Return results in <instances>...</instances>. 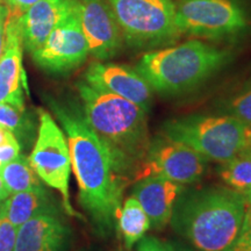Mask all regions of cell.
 I'll use <instances>...</instances> for the list:
<instances>
[{
	"label": "cell",
	"mask_w": 251,
	"mask_h": 251,
	"mask_svg": "<svg viewBox=\"0 0 251 251\" xmlns=\"http://www.w3.org/2000/svg\"><path fill=\"white\" fill-rule=\"evenodd\" d=\"M47 101L67 136L79 203L97 236L117 231L122 194L130 181L111 148L92 129L76 101L47 97Z\"/></svg>",
	"instance_id": "6da1fadb"
},
{
	"label": "cell",
	"mask_w": 251,
	"mask_h": 251,
	"mask_svg": "<svg viewBox=\"0 0 251 251\" xmlns=\"http://www.w3.org/2000/svg\"><path fill=\"white\" fill-rule=\"evenodd\" d=\"M247 208L244 194L230 187L185 188L170 225L198 251H228L240 236Z\"/></svg>",
	"instance_id": "7a4b0ae2"
},
{
	"label": "cell",
	"mask_w": 251,
	"mask_h": 251,
	"mask_svg": "<svg viewBox=\"0 0 251 251\" xmlns=\"http://www.w3.org/2000/svg\"><path fill=\"white\" fill-rule=\"evenodd\" d=\"M76 89L86 121L114 152L130 180H137L151 141L148 112L85 80L77 81Z\"/></svg>",
	"instance_id": "3957f363"
},
{
	"label": "cell",
	"mask_w": 251,
	"mask_h": 251,
	"mask_svg": "<svg viewBox=\"0 0 251 251\" xmlns=\"http://www.w3.org/2000/svg\"><path fill=\"white\" fill-rule=\"evenodd\" d=\"M230 59L229 50L190 40L175 47L150 50L140 58L135 69L153 92L178 96L197 89Z\"/></svg>",
	"instance_id": "277c9868"
},
{
	"label": "cell",
	"mask_w": 251,
	"mask_h": 251,
	"mask_svg": "<svg viewBox=\"0 0 251 251\" xmlns=\"http://www.w3.org/2000/svg\"><path fill=\"white\" fill-rule=\"evenodd\" d=\"M161 134L187 144L206 161L221 164L244 150H251V125L228 114L171 119L163 124Z\"/></svg>",
	"instance_id": "5b68a950"
},
{
	"label": "cell",
	"mask_w": 251,
	"mask_h": 251,
	"mask_svg": "<svg viewBox=\"0 0 251 251\" xmlns=\"http://www.w3.org/2000/svg\"><path fill=\"white\" fill-rule=\"evenodd\" d=\"M124 40L133 48L170 46L181 36L172 0H107Z\"/></svg>",
	"instance_id": "8992f818"
},
{
	"label": "cell",
	"mask_w": 251,
	"mask_h": 251,
	"mask_svg": "<svg viewBox=\"0 0 251 251\" xmlns=\"http://www.w3.org/2000/svg\"><path fill=\"white\" fill-rule=\"evenodd\" d=\"M37 113V135L28 161L43 184L58 191L65 213L75 218H80L70 200L69 183L72 166L67 136L48 111L39 108Z\"/></svg>",
	"instance_id": "52a82bcc"
},
{
	"label": "cell",
	"mask_w": 251,
	"mask_h": 251,
	"mask_svg": "<svg viewBox=\"0 0 251 251\" xmlns=\"http://www.w3.org/2000/svg\"><path fill=\"white\" fill-rule=\"evenodd\" d=\"M176 20L181 35L226 39L247 30L249 19L236 0H178Z\"/></svg>",
	"instance_id": "ba28073f"
},
{
	"label": "cell",
	"mask_w": 251,
	"mask_h": 251,
	"mask_svg": "<svg viewBox=\"0 0 251 251\" xmlns=\"http://www.w3.org/2000/svg\"><path fill=\"white\" fill-rule=\"evenodd\" d=\"M35 65L46 74L64 76L79 68L90 55L89 46L81 30L76 2L63 18L46 42L31 52Z\"/></svg>",
	"instance_id": "9c48e42d"
},
{
	"label": "cell",
	"mask_w": 251,
	"mask_h": 251,
	"mask_svg": "<svg viewBox=\"0 0 251 251\" xmlns=\"http://www.w3.org/2000/svg\"><path fill=\"white\" fill-rule=\"evenodd\" d=\"M206 170V159L180 141L158 135L150 141L137 180L147 176H162L181 185L197 183Z\"/></svg>",
	"instance_id": "30bf717a"
},
{
	"label": "cell",
	"mask_w": 251,
	"mask_h": 251,
	"mask_svg": "<svg viewBox=\"0 0 251 251\" xmlns=\"http://www.w3.org/2000/svg\"><path fill=\"white\" fill-rule=\"evenodd\" d=\"M90 54L97 61L115 57L122 48L121 29L107 0H75Z\"/></svg>",
	"instance_id": "8fae6325"
},
{
	"label": "cell",
	"mask_w": 251,
	"mask_h": 251,
	"mask_svg": "<svg viewBox=\"0 0 251 251\" xmlns=\"http://www.w3.org/2000/svg\"><path fill=\"white\" fill-rule=\"evenodd\" d=\"M84 80L94 89L106 91L136 103L148 113L151 109L153 91L136 69L96 61L86 69Z\"/></svg>",
	"instance_id": "7c38bea8"
},
{
	"label": "cell",
	"mask_w": 251,
	"mask_h": 251,
	"mask_svg": "<svg viewBox=\"0 0 251 251\" xmlns=\"http://www.w3.org/2000/svg\"><path fill=\"white\" fill-rule=\"evenodd\" d=\"M19 15L9 12L6 21L5 47L0 57V102L26 108L24 90H27V80L23 65L24 45Z\"/></svg>",
	"instance_id": "4fadbf2b"
},
{
	"label": "cell",
	"mask_w": 251,
	"mask_h": 251,
	"mask_svg": "<svg viewBox=\"0 0 251 251\" xmlns=\"http://www.w3.org/2000/svg\"><path fill=\"white\" fill-rule=\"evenodd\" d=\"M70 241L71 229L61 212L46 213L18 228L14 251H68Z\"/></svg>",
	"instance_id": "5bb4252c"
},
{
	"label": "cell",
	"mask_w": 251,
	"mask_h": 251,
	"mask_svg": "<svg viewBox=\"0 0 251 251\" xmlns=\"http://www.w3.org/2000/svg\"><path fill=\"white\" fill-rule=\"evenodd\" d=\"M184 190L185 185L152 175L137 180L131 194L149 216L151 228L162 230L170 224L175 203Z\"/></svg>",
	"instance_id": "9a60e30c"
},
{
	"label": "cell",
	"mask_w": 251,
	"mask_h": 251,
	"mask_svg": "<svg viewBox=\"0 0 251 251\" xmlns=\"http://www.w3.org/2000/svg\"><path fill=\"white\" fill-rule=\"evenodd\" d=\"M72 5L74 0H39L19 15L24 49L30 54L39 49L70 12Z\"/></svg>",
	"instance_id": "2e32d148"
},
{
	"label": "cell",
	"mask_w": 251,
	"mask_h": 251,
	"mask_svg": "<svg viewBox=\"0 0 251 251\" xmlns=\"http://www.w3.org/2000/svg\"><path fill=\"white\" fill-rule=\"evenodd\" d=\"M2 212L12 225L19 228L28 220L46 213L61 212L56 198L45 185L14 193L2 202Z\"/></svg>",
	"instance_id": "e0dca14e"
},
{
	"label": "cell",
	"mask_w": 251,
	"mask_h": 251,
	"mask_svg": "<svg viewBox=\"0 0 251 251\" xmlns=\"http://www.w3.org/2000/svg\"><path fill=\"white\" fill-rule=\"evenodd\" d=\"M150 228L149 216L139 200L131 194L122 202L117 220V233L121 236L124 247L130 250L146 236Z\"/></svg>",
	"instance_id": "ac0fdd59"
},
{
	"label": "cell",
	"mask_w": 251,
	"mask_h": 251,
	"mask_svg": "<svg viewBox=\"0 0 251 251\" xmlns=\"http://www.w3.org/2000/svg\"><path fill=\"white\" fill-rule=\"evenodd\" d=\"M0 177L7 188L9 196L43 185L30 166L28 157L23 152L13 161L0 166Z\"/></svg>",
	"instance_id": "d6986e66"
},
{
	"label": "cell",
	"mask_w": 251,
	"mask_h": 251,
	"mask_svg": "<svg viewBox=\"0 0 251 251\" xmlns=\"http://www.w3.org/2000/svg\"><path fill=\"white\" fill-rule=\"evenodd\" d=\"M0 127L11 131L20 144L21 150L35 142L36 126L26 108L0 102Z\"/></svg>",
	"instance_id": "ffe728a7"
},
{
	"label": "cell",
	"mask_w": 251,
	"mask_h": 251,
	"mask_svg": "<svg viewBox=\"0 0 251 251\" xmlns=\"http://www.w3.org/2000/svg\"><path fill=\"white\" fill-rule=\"evenodd\" d=\"M219 175L228 187L243 194L248 192L251 188V150H244L222 163Z\"/></svg>",
	"instance_id": "44dd1931"
},
{
	"label": "cell",
	"mask_w": 251,
	"mask_h": 251,
	"mask_svg": "<svg viewBox=\"0 0 251 251\" xmlns=\"http://www.w3.org/2000/svg\"><path fill=\"white\" fill-rule=\"evenodd\" d=\"M224 114L231 115L247 125H251V87L229 98L222 105Z\"/></svg>",
	"instance_id": "7402d4cb"
},
{
	"label": "cell",
	"mask_w": 251,
	"mask_h": 251,
	"mask_svg": "<svg viewBox=\"0 0 251 251\" xmlns=\"http://www.w3.org/2000/svg\"><path fill=\"white\" fill-rule=\"evenodd\" d=\"M18 228L9 222L4 212L0 213V251H14Z\"/></svg>",
	"instance_id": "603a6c76"
},
{
	"label": "cell",
	"mask_w": 251,
	"mask_h": 251,
	"mask_svg": "<svg viewBox=\"0 0 251 251\" xmlns=\"http://www.w3.org/2000/svg\"><path fill=\"white\" fill-rule=\"evenodd\" d=\"M137 251H171V247L155 236H144L137 242Z\"/></svg>",
	"instance_id": "cb8c5ba5"
},
{
	"label": "cell",
	"mask_w": 251,
	"mask_h": 251,
	"mask_svg": "<svg viewBox=\"0 0 251 251\" xmlns=\"http://www.w3.org/2000/svg\"><path fill=\"white\" fill-rule=\"evenodd\" d=\"M21 152L23 151H21L20 144H19L18 141L1 144L0 146V166L5 164V163L13 161Z\"/></svg>",
	"instance_id": "d4e9b609"
},
{
	"label": "cell",
	"mask_w": 251,
	"mask_h": 251,
	"mask_svg": "<svg viewBox=\"0 0 251 251\" xmlns=\"http://www.w3.org/2000/svg\"><path fill=\"white\" fill-rule=\"evenodd\" d=\"M1 1H4V4L9 8V12L23 14L39 0H1Z\"/></svg>",
	"instance_id": "484cf974"
},
{
	"label": "cell",
	"mask_w": 251,
	"mask_h": 251,
	"mask_svg": "<svg viewBox=\"0 0 251 251\" xmlns=\"http://www.w3.org/2000/svg\"><path fill=\"white\" fill-rule=\"evenodd\" d=\"M9 14V8L5 4L0 2V57L5 47V31H6V21H7Z\"/></svg>",
	"instance_id": "4316f807"
},
{
	"label": "cell",
	"mask_w": 251,
	"mask_h": 251,
	"mask_svg": "<svg viewBox=\"0 0 251 251\" xmlns=\"http://www.w3.org/2000/svg\"><path fill=\"white\" fill-rule=\"evenodd\" d=\"M240 238L247 241L248 243L251 244V209L248 207L247 208V213H246V218H244V222L242 226V230H241Z\"/></svg>",
	"instance_id": "83f0119b"
},
{
	"label": "cell",
	"mask_w": 251,
	"mask_h": 251,
	"mask_svg": "<svg viewBox=\"0 0 251 251\" xmlns=\"http://www.w3.org/2000/svg\"><path fill=\"white\" fill-rule=\"evenodd\" d=\"M228 251H251V244L238 237L233 246L229 248Z\"/></svg>",
	"instance_id": "f1b7e54d"
},
{
	"label": "cell",
	"mask_w": 251,
	"mask_h": 251,
	"mask_svg": "<svg viewBox=\"0 0 251 251\" xmlns=\"http://www.w3.org/2000/svg\"><path fill=\"white\" fill-rule=\"evenodd\" d=\"M18 141L15 139V136L11 131L5 129L4 127H0V146L5 143H9V142H15Z\"/></svg>",
	"instance_id": "f546056e"
},
{
	"label": "cell",
	"mask_w": 251,
	"mask_h": 251,
	"mask_svg": "<svg viewBox=\"0 0 251 251\" xmlns=\"http://www.w3.org/2000/svg\"><path fill=\"white\" fill-rule=\"evenodd\" d=\"M8 197H9V193L7 188H6L4 181H2L1 177H0V201H5Z\"/></svg>",
	"instance_id": "4dcf8cb0"
},
{
	"label": "cell",
	"mask_w": 251,
	"mask_h": 251,
	"mask_svg": "<svg viewBox=\"0 0 251 251\" xmlns=\"http://www.w3.org/2000/svg\"><path fill=\"white\" fill-rule=\"evenodd\" d=\"M170 247H171V251H198L196 249H192V248L181 246L179 243H174V244L170 243Z\"/></svg>",
	"instance_id": "1f68e13d"
},
{
	"label": "cell",
	"mask_w": 251,
	"mask_h": 251,
	"mask_svg": "<svg viewBox=\"0 0 251 251\" xmlns=\"http://www.w3.org/2000/svg\"><path fill=\"white\" fill-rule=\"evenodd\" d=\"M244 197H246V200H247V205L249 208L251 209V188L248 192L244 193Z\"/></svg>",
	"instance_id": "d6a6232c"
},
{
	"label": "cell",
	"mask_w": 251,
	"mask_h": 251,
	"mask_svg": "<svg viewBox=\"0 0 251 251\" xmlns=\"http://www.w3.org/2000/svg\"><path fill=\"white\" fill-rule=\"evenodd\" d=\"M2 202H4V201H0V213H1V208H2Z\"/></svg>",
	"instance_id": "836d02e7"
},
{
	"label": "cell",
	"mask_w": 251,
	"mask_h": 251,
	"mask_svg": "<svg viewBox=\"0 0 251 251\" xmlns=\"http://www.w3.org/2000/svg\"><path fill=\"white\" fill-rule=\"evenodd\" d=\"M118 251H124V250H118Z\"/></svg>",
	"instance_id": "e575fe53"
},
{
	"label": "cell",
	"mask_w": 251,
	"mask_h": 251,
	"mask_svg": "<svg viewBox=\"0 0 251 251\" xmlns=\"http://www.w3.org/2000/svg\"><path fill=\"white\" fill-rule=\"evenodd\" d=\"M0 2H1V0H0Z\"/></svg>",
	"instance_id": "d590c367"
}]
</instances>
